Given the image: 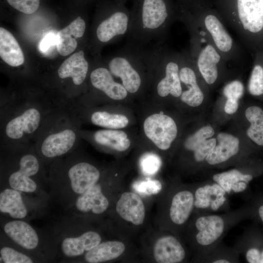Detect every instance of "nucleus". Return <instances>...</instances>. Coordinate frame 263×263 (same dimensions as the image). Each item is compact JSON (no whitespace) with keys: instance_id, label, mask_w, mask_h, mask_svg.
I'll return each mask as SVG.
<instances>
[{"instance_id":"f3484780","label":"nucleus","mask_w":263,"mask_h":263,"mask_svg":"<svg viewBox=\"0 0 263 263\" xmlns=\"http://www.w3.org/2000/svg\"><path fill=\"white\" fill-rule=\"evenodd\" d=\"M153 256L158 263H180L185 260L187 252L176 237L168 235L160 238L156 242Z\"/></svg>"},{"instance_id":"ddd939ff","label":"nucleus","mask_w":263,"mask_h":263,"mask_svg":"<svg viewBox=\"0 0 263 263\" xmlns=\"http://www.w3.org/2000/svg\"><path fill=\"white\" fill-rule=\"evenodd\" d=\"M67 176L71 189L79 196L97 183L100 173L95 166L89 163L76 162L69 167Z\"/></svg>"},{"instance_id":"4be33fe9","label":"nucleus","mask_w":263,"mask_h":263,"mask_svg":"<svg viewBox=\"0 0 263 263\" xmlns=\"http://www.w3.org/2000/svg\"><path fill=\"white\" fill-rule=\"evenodd\" d=\"M4 231L12 240L24 249H34L38 244L37 232L25 222L20 220L9 222L5 225Z\"/></svg>"},{"instance_id":"39448f33","label":"nucleus","mask_w":263,"mask_h":263,"mask_svg":"<svg viewBox=\"0 0 263 263\" xmlns=\"http://www.w3.org/2000/svg\"><path fill=\"white\" fill-rule=\"evenodd\" d=\"M50 114L36 139L39 154L48 159L63 156L76 147L78 139L76 121L60 115Z\"/></svg>"},{"instance_id":"b1692460","label":"nucleus","mask_w":263,"mask_h":263,"mask_svg":"<svg viewBox=\"0 0 263 263\" xmlns=\"http://www.w3.org/2000/svg\"><path fill=\"white\" fill-rule=\"evenodd\" d=\"M89 64L84 53L79 51L67 58L60 66L57 74L61 79L71 78L73 83L80 85L84 81L88 73Z\"/></svg>"},{"instance_id":"9b49d317","label":"nucleus","mask_w":263,"mask_h":263,"mask_svg":"<svg viewBox=\"0 0 263 263\" xmlns=\"http://www.w3.org/2000/svg\"><path fill=\"white\" fill-rule=\"evenodd\" d=\"M144 130L146 135L162 150L169 148L177 133L173 119L162 113L148 117L144 123Z\"/></svg>"},{"instance_id":"bb28decb","label":"nucleus","mask_w":263,"mask_h":263,"mask_svg":"<svg viewBox=\"0 0 263 263\" xmlns=\"http://www.w3.org/2000/svg\"><path fill=\"white\" fill-rule=\"evenodd\" d=\"M0 56L8 65L18 67L24 61V56L17 40L12 34L0 28Z\"/></svg>"},{"instance_id":"f704fd0d","label":"nucleus","mask_w":263,"mask_h":263,"mask_svg":"<svg viewBox=\"0 0 263 263\" xmlns=\"http://www.w3.org/2000/svg\"><path fill=\"white\" fill-rule=\"evenodd\" d=\"M92 123L108 129H118L127 126L129 120L125 115L104 111L95 112L91 116Z\"/></svg>"},{"instance_id":"ea45409f","label":"nucleus","mask_w":263,"mask_h":263,"mask_svg":"<svg viewBox=\"0 0 263 263\" xmlns=\"http://www.w3.org/2000/svg\"><path fill=\"white\" fill-rule=\"evenodd\" d=\"M244 86L242 82L238 80L231 81L224 87L223 93L227 100L237 101L244 93Z\"/></svg>"},{"instance_id":"f257e3e1","label":"nucleus","mask_w":263,"mask_h":263,"mask_svg":"<svg viewBox=\"0 0 263 263\" xmlns=\"http://www.w3.org/2000/svg\"><path fill=\"white\" fill-rule=\"evenodd\" d=\"M220 16L251 57L263 52V0H236L235 8Z\"/></svg>"},{"instance_id":"c756f323","label":"nucleus","mask_w":263,"mask_h":263,"mask_svg":"<svg viewBox=\"0 0 263 263\" xmlns=\"http://www.w3.org/2000/svg\"><path fill=\"white\" fill-rule=\"evenodd\" d=\"M123 243L117 241L100 243L86 252L85 260L89 263H99L113 260L119 257L125 251Z\"/></svg>"},{"instance_id":"2f4dec72","label":"nucleus","mask_w":263,"mask_h":263,"mask_svg":"<svg viewBox=\"0 0 263 263\" xmlns=\"http://www.w3.org/2000/svg\"><path fill=\"white\" fill-rule=\"evenodd\" d=\"M245 116L250 123L246 131L247 136L256 145L263 147V108L250 106L246 109Z\"/></svg>"},{"instance_id":"a878e982","label":"nucleus","mask_w":263,"mask_h":263,"mask_svg":"<svg viewBox=\"0 0 263 263\" xmlns=\"http://www.w3.org/2000/svg\"><path fill=\"white\" fill-rule=\"evenodd\" d=\"M101 241V236L98 233L89 231L78 237L63 239L61 250L66 257H75L91 250L99 244Z\"/></svg>"},{"instance_id":"1a4fd4ad","label":"nucleus","mask_w":263,"mask_h":263,"mask_svg":"<svg viewBox=\"0 0 263 263\" xmlns=\"http://www.w3.org/2000/svg\"><path fill=\"white\" fill-rule=\"evenodd\" d=\"M40 169L38 157L33 151H25L20 155L18 169L8 177L11 188L24 192L31 193L37 188V184L31 177L36 175Z\"/></svg>"},{"instance_id":"f8f14e48","label":"nucleus","mask_w":263,"mask_h":263,"mask_svg":"<svg viewBox=\"0 0 263 263\" xmlns=\"http://www.w3.org/2000/svg\"><path fill=\"white\" fill-rule=\"evenodd\" d=\"M238 237L234 247L248 263H263V230L255 221Z\"/></svg>"},{"instance_id":"4468645a","label":"nucleus","mask_w":263,"mask_h":263,"mask_svg":"<svg viewBox=\"0 0 263 263\" xmlns=\"http://www.w3.org/2000/svg\"><path fill=\"white\" fill-rule=\"evenodd\" d=\"M132 61L131 57L127 56L119 55L110 60L108 67L113 75L120 79L122 85L127 92L133 94L140 88L141 79L133 67Z\"/></svg>"},{"instance_id":"4c0bfd02","label":"nucleus","mask_w":263,"mask_h":263,"mask_svg":"<svg viewBox=\"0 0 263 263\" xmlns=\"http://www.w3.org/2000/svg\"><path fill=\"white\" fill-rule=\"evenodd\" d=\"M6 1L14 9L28 15L36 12L40 4V0H6Z\"/></svg>"},{"instance_id":"a211bd4d","label":"nucleus","mask_w":263,"mask_h":263,"mask_svg":"<svg viewBox=\"0 0 263 263\" xmlns=\"http://www.w3.org/2000/svg\"><path fill=\"white\" fill-rule=\"evenodd\" d=\"M214 134V131L210 126H205L194 134L188 137L185 143L188 150L193 152L194 160L202 163L216 145V139L210 138Z\"/></svg>"},{"instance_id":"37998d69","label":"nucleus","mask_w":263,"mask_h":263,"mask_svg":"<svg viewBox=\"0 0 263 263\" xmlns=\"http://www.w3.org/2000/svg\"><path fill=\"white\" fill-rule=\"evenodd\" d=\"M238 108V101L227 100L225 106V111L226 113L232 114L237 111Z\"/></svg>"},{"instance_id":"58836bf2","label":"nucleus","mask_w":263,"mask_h":263,"mask_svg":"<svg viewBox=\"0 0 263 263\" xmlns=\"http://www.w3.org/2000/svg\"><path fill=\"white\" fill-rule=\"evenodd\" d=\"M133 188L142 194L150 195L158 193L162 189V184L156 180L139 181L133 184Z\"/></svg>"},{"instance_id":"2eb2a0df","label":"nucleus","mask_w":263,"mask_h":263,"mask_svg":"<svg viewBox=\"0 0 263 263\" xmlns=\"http://www.w3.org/2000/svg\"><path fill=\"white\" fill-rule=\"evenodd\" d=\"M131 16L123 10H116L98 25L96 35L98 40L108 42L129 32Z\"/></svg>"},{"instance_id":"aec40b11","label":"nucleus","mask_w":263,"mask_h":263,"mask_svg":"<svg viewBox=\"0 0 263 263\" xmlns=\"http://www.w3.org/2000/svg\"><path fill=\"white\" fill-rule=\"evenodd\" d=\"M116 210L125 221L136 225L143 223L145 216V206L140 197L134 193H123L117 203Z\"/></svg>"},{"instance_id":"393cba45","label":"nucleus","mask_w":263,"mask_h":263,"mask_svg":"<svg viewBox=\"0 0 263 263\" xmlns=\"http://www.w3.org/2000/svg\"><path fill=\"white\" fill-rule=\"evenodd\" d=\"M109 205L108 199L103 194L102 188L96 183L76 199V208L83 213L92 212L95 214H100L107 210Z\"/></svg>"},{"instance_id":"c9c22d12","label":"nucleus","mask_w":263,"mask_h":263,"mask_svg":"<svg viewBox=\"0 0 263 263\" xmlns=\"http://www.w3.org/2000/svg\"><path fill=\"white\" fill-rule=\"evenodd\" d=\"M161 160L156 154L148 152L143 154L140 159V166L144 174L152 175L159 169Z\"/></svg>"},{"instance_id":"7ed1b4c3","label":"nucleus","mask_w":263,"mask_h":263,"mask_svg":"<svg viewBox=\"0 0 263 263\" xmlns=\"http://www.w3.org/2000/svg\"><path fill=\"white\" fill-rule=\"evenodd\" d=\"M178 18L188 31V52L198 73L207 84L214 85L229 65L208 36L188 15L182 13Z\"/></svg>"},{"instance_id":"423d86ee","label":"nucleus","mask_w":263,"mask_h":263,"mask_svg":"<svg viewBox=\"0 0 263 263\" xmlns=\"http://www.w3.org/2000/svg\"><path fill=\"white\" fill-rule=\"evenodd\" d=\"M45 111L38 103H24L12 109L3 123V135L8 144H27L32 138L36 140L47 118Z\"/></svg>"},{"instance_id":"79ce46f5","label":"nucleus","mask_w":263,"mask_h":263,"mask_svg":"<svg viewBox=\"0 0 263 263\" xmlns=\"http://www.w3.org/2000/svg\"><path fill=\"white\" fill-rule=\"evenodd\" d=\"M57 33L54 31L48 32L40 40L39 49L42 53L47 52L51 47L56 45Z\"/></svg>"},{"instance_id":"20e7f679","label":"nucleus","mask_w":263,"mask_h":263,"mask_svg":"<svg viewBox=\"0 0 263 263\" xmlns=\"http://www.w3.org/2000/svg\"><path fill=\"white\" fill-rule=\"evenodd\" d=\"M185 14L208 36L229 66H245L248 53L230 35L220 15L206 10Z\"/></svg>"},{"instance_id":"0eeeda50","label":"nucleus","mask_w":263,"mask_h":263,"mask_svg":"<svg viewBox=\"0 0 263 263\" xmlns=\"http://www.w3.org/2000/svg\"><path fill=\"white\" fill-rule=\"evenodd\" d=\"M176 17L165 0H143L138 14L131 17L129 32L147 41L159 33L166 35Z\"/></svg>"},{"instance_id":"6e6552de","label":"nucleus","mask_w":263,"mask_h":263,"mask_svg":"<svg viewBox=\"0 0 263 263\" xmlns=\"http://www.w3.org/2000/svg\"><path fill=\"white\" fill-rule=\"evenodd\" d=\"M159 60L164 67L165 76L157 84L158 94L162 97L169 94L175 97L181 96L183 90L179 76L180 53L161 49Z\"/></svg>"},{"instance_id":"6ab92c4d","label":"nucleus","mask_w":263,"mask_h":263,"mask_svg":"<svg viewBox=\"0 0 263 263\" xmlns=\"http://www.w3.org/2000/svg\"><path fill=\"white\" fill-rule=\"evenodd\" d=\"M217 139L218 145H216L205 160L206 163L210 166L226 163L236 156L239 151V140L233 135L221 132L218 134Z\"/></svg>"},{"instance_id":"c85d7f7f","label":"nucleus","mask_w":263,"mask_h":263,"mask_svg":"<svg viewBox=\"0 0 263 263\" xmlns=\"http://www.w3.org/2000/svg\"><path fill=\"white\" fill-rule=\"evenodd\" d=\"M0 211L15 219H23L28 213L21 194L12 188H6L0 192Z\"/></svg>"},{"instance_id":"412c9836","label":"nucleus","mask_w":263,"mask_h":263,"mask_svg":"<svg viewBox=\"0 0 263 263\" xmlns=\"http://www.w3.org/2000/svg\"><path fill=\"white\" fill-rule=\"evenodd\" d=\"M90 81L95 88L103 92L113 100H122L128 94V92L122 84L115 81L110 71L99 67L90 74Z\"/></svg>"},{"instance_id":"5701e85b","label":"nucleus","mask_w":263,"mask_h":263,"mask_svg":"<svg viewBox=\"0 0 263 263\" xmlns=\"http://www.w3.org/2000/svg\"><path fill=\"white\" fill-rule=\"evenodd\" d=\"M85 29L84 20L78 17L66 27L58 31L56 45L58 52L63 56L73 53L77 46L76 38L83 36Z\"/></svg>"},{"instance_id":"e433bc0d","label":"nucleus","mask_w":263,"mask_h":263,"mask_svg":"<svg viewBox=\"0 0 263 263\" xmlns=\"http://www.w3.org/2000/svg\"><path fill=\"white\" fill-rule=\"evenodd\" d=\"M0 261L4 263H32L33 260L28 256L8 246L0 250Z\"/></svg>"},{"instance_id":"f03ea898","label":"nucleus","mask_w":263,"mask_h":263,"mask_svg":"<svg viewBox=\"0 0 263 263\" xmlns=\"http://www.w3.org/2000/svg\"><path fill=\"white\" fill-rule=\"evenodd\" d=\"M253 218L248 202L239 208L222 214L197 215L191 224V239L195 254L214 247L222 242L228 231L236 225Z\"/></svg>"},{"instance_id":"9d476101","label":"nucleus","mask_w":263,"mask_h":263,"mask_svg":"<svg viewBox=\"0 0 263 263\" xmlns=\"http://www.w3.org/2000/svg\"><path fill=\"white\" fill-rule=\"evenodd\" d=\"M196 67L188 51L180 53L179 76L187 88L181 100L191 107H197L203 101L204 94L199 83Z\"/></svg>"},{"instance_id":"473e14b6","label":"nucleus","mask_w":263,"mask_h":263,"mask_svg":"<svg viewBox=\"0 0 263 263\" xmlns=\"http://www.w3.org/2000/svg\"><path fill=\"white\" fill-rule=\"evenodd\" d=\"M259 174L255 172L244 173L238 170L232 169L214 175L213 180L225 190L227 186H233V188H241L243 191L246 189L249 182Z\"/></svg>"},{"instance_id":"a19ab883","label":"nucleus","mask_w":263,"mask_h":263,"mask_svg":"<svg viewBox=\"0 0 263 263\" xmlns=\"http://www.w3.org/2000/svg\"><path fill=\"white\" fill-rule=\"evenodd\" d=\"M253 214L252 220L261 224L263 230V194L258 192L253 195L249 201Z\"/></svg>"},{"instance_id":"dca6fc26","label":"nucleus","mask_w":263,"mask_h":263,"mask_svg":"<svg viewBox=\"0 0 263 263\" xmlns=\"http://www.w3.org/2000/svg\"><path fill=\"white\" fill-rule=\"evenodd\" d=\"M195 203V192L190 189L177 190L173 194L169 208L171 223L176 226L185 224L193 211Z\"/></svg>"},{"instance_id":"cd10ccee","label":"nucleus","mask_w":263,"mask_h":263,"mask_svg":"<svg viewBox=\"0 0 263 263\" xmlns=\"http://www.w3.org/2000/svg\"><path fill=\"white\" fill-rule=\"evenodd\" d=\"M240 257L234 246H227L221 242L210 249L195 254L194 261L201 263H238Z\"/></svg>"},{"instance_id":"7c9ffc66","label":"nucleus","mask_w":263,"mask_h":263,"mask_svg":"<svg viewBox=\"0 0 263 263\" xmlns=\"http://www.w3.org/2000/svg\"><path fill=\"white\" fill-rule=\"evenodd\" d=\"M94 138L98 144L120 151L127 150L131 144L127 134L122 131L112 129L99 130L94 133Z\"/></svg>"},{"instance_id":"72a5a7b5","label":"nucleus","mask_w":263,"mask_h":263,"mask_svg":"<svg viewBox=\"0 0 263 263\" xmlns=\"http://www.w3.org/2000/svg\"><path fill=\"white\" fill-rule=\"evenodd\" d=\"M253 66L247 89L255 96L263 95V52H257L252 56Z\"/></svg>"}]
</instances>
